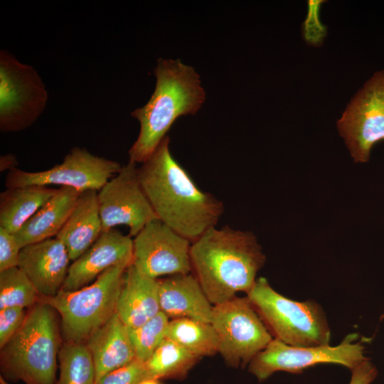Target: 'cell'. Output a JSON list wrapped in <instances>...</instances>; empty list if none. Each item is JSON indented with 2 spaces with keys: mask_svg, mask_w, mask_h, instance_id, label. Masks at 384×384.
<instances>
[{
  "mask_svg": "<svg viewBox=\"0 0 384 384\" xmlns=\"http://www.w3.org/2000/svg\"><path fill=\"white\" fill-rule=\"evenodd\" d=\"M322 0L307 1V13L302 25V36L305 43L313 47L321 46L326 36L327 28L320 19Z\"/></svg>",
  "mask_w": 384,
  "mask_h": 384,
  "instance_id": "27",
  "label": "cell"
},
{
  "mask_svg": "<svg viewBox=\"0 0 384 384\" xmlns=\"http://www.w3.org/2000/svg\"><path fill=\"white\" fill-rule=\"evenodd\" d=\"M56 191L39 185L6 188L0 194V227L15 234Z\"/></svg>",
  "mask_w": 384,
  "mask_h": 384,
  "instance_id": "21",
  "label": "cell"
},
{
  "mask_svg": "<svg viewBox=\"0 0 384 384\" xmlns=\"http://www.w3.org/2000/svg\"><path fill=\"white\" fill-rule=\"evenodd\" d=\"M0 384H10L3 376H0Z\"/></svg>",
  "mask_w": 384,
  "mask_h": 384,
  "instance_id": "34",
  "label": "cell"
},
{
  "mask_svg": "<svg viewBox=\"0 0 384 384\" xmlns=\"http://www.w3.org/2000/svg\"><path fill=\"white\" fill-rule=\"evenodd\" d=\"M191 243L160 220H154L133 238L132 265L152 279L189 274Z\"/></svg>",
  "mask_w": 384,
  "mask_h": 384,
  "instance_id": "13",
  "label": "cell"
},
{
  "mask_svg": "<svg viewBox=\"0 0 384 384\" xmlns=\"http://www.w3.org/2000/svg\"><path fill=\"white\" fill-rule=\"evenodd\" d=\"M27 312L21 307L0 309V347L2 349L23 325Z\"/></svg>",
  "mask_w": 384,
  "mask_h": 384,
  "instance_id": "29",
  "label": "cell"
},
{
  "mask_svg": "<svg viewBox=\"0 0 384 384\" xmlns=\"http://www.w3.org/2000/svg\"><path fill=\"white\" fill-rule=\"evenodd\" d=\"M95 370V383L107 373L136 359L129 328L115 313L87 340Z\"/></svg>",
  "mask_w": 384,
  "mask_h": 384,
  "instance_id": "17",
  "label": "cell"
},
{
  "mask_svg": "<svg viewBox=\"0 0 384 384\" xmlns=\"http://www.w3.org/2000/svg\"><path fill=\"white\" fill-rule=\"evenodd\" d=\"M148 378H150L145 363L135 359L107 373L95 384H139Z\"/></svg>",
  "mask_w": 384,
  "mask_h": 384,
  "instance_id": "28",
  "label": "cell"
},
{
  "mask_svg": "<svg viewBox=\"0 0 384 384\" xmlns=\"http://www.w3.org/2000/svg\"><path fill=\"white\" fill-rule=\"evenodd\" d=\"M123 166L119 162L91 154L87 149L74 147L63 161L44 171H26L15 168L6 177V186L17 188L31 185H58L80 191H99Z\"/></svg>",
  "mask_w": 384,
  "mask_h": 384,
  "instance_id": "11",
  "label": "cell"
},
{
  "mask_svg": "<svg viewBox=\"0 0 384 384\" xmlns=\"http://www.w3.org/2000/svg\"><path fill=\"white\" fill-rule=\"evenodd\" d=\"M102 232L97 191H82L56 238L65 246L72 262L98 239Z\"/></svg>",
  "mask_w": 384,
  "mask_h": 384,
  "instance_id": "20",
  "label": "cell"
},
{
  "mask_svg": "<svg viewBox=\"0 0 384 384\" xmlns=\"http://www.w3.org/2000/svg\"><path fill=\"white\" fill-rule=\"evenodd\" d=\"M246 295L274 338L294 347L330 345V326L316 301L289 299L265 277L257 278Z\"/></svg>",
  "mask_w": 384,
  "mask_h": 384,
  "instance_id": "5",
  "label": "cell"
},
{
  "mask_svg": "<svg viewBox=\"0 0 384 384\" xmlns=\"http://www.w3.org/2000/svg\"><path fill=\"white\" fill-rule=\"evenodd\" d=\"M201 358L177 343L165 338L145 362L150 378L182 380Z\"/></svg>",
  "mask_w": 384,
  "mask_h": 384,
  "instance_id": "23",
  "label": "cell"
},
{
  "mask_svg": "<svg viewBox=\"0 0 384 384\" xmlns=\"http://www.w3.org/2000/svg\"><path fill=\"white\" fill-rule=\"evenodd\" d=\"M357 333L349 334L337 346L294 347L273 338L249 363L248 370L260 382L277 371L300 374L321 364H336L351 370L368 359Z\"/></svg>",
  "mask_w": 384,
  "mask_h": 384,
  "instance_id": "7",
  "label": "cell"
},
{
  "mask_svg": "<svg viewBox=\"0 0 384 384\" xmlns=\"http://www.w3.org/2000/svg\"><path fill=\"white\" fill-rule=\"evenodd\" d=\"M336 124L354 161H368L373 146L384 141V70L364 83Z\"/></svg>",
  "mask_w": 384,
  "mask_h": 384,
  "instance_id": "10",
  "label": "cell"
},
{
  "mask_svg": "<svg viewBox=\"0 0 384 384\" xmlns=\"http://www.w3.org/2000/svg\"><path fill=\"white\" fill-rule=\"evenodd\" d=\"M82 191L61 186L14 234L21 247L56 237L64 226Z\"/></svg>",
  "mask_w": 384,
  "mask_h": 384,
  "instance_id": "19",
  "label": "cell"
},
{
  "mask_svg": "<svg viewBox=\"0 0 384 384\" xmlns=\"http://www.w3.org/2000/svg\"><path fill=\"white\" fill-rule=\"evenodd\" d=\"M58 348L55 310L44 302L36 304L3 348L2 376L26 384H55Z\"/></svg>",
  "mask_w": 384,
  "mask_h": 384,
  "instance_id": "4",
  "label": "cell"
},
{
  "mask_svg": "<svg viewBox=\"0 0 384 384\" xmlns=\"http://www.w3.org/2000/svg\"><path fill=\"white\" fill-rule=\"evenodd\" d=\"M97 198L102 232L122 225L134 237L158 219L139 181L137 164L132 161L97 191Z\"/></svg>",
  "mask_w": 384,
  "mask_h": 384,
  "instance_id": "12",
  "label": "cell"
},
{
  "mask_svg": "<svg viewBox=\"0 0 384 384\" xmlns=\"http://www.w3.org/2000/svg\"><path fill=\"white\" fill-rule=\"evenodd\" d=\"M169 321V317L161 311L140 326L129 329L136 359L145 363L150 358L166 338Z\"/></svg>",
  "mask_w": 384,
  "mask_h": 384,
  "instance_id": "26",
  "label": "cell"
},
{
  "mask_svg": "<svg viewBox=\"0 0 384 384\" xmlns=\"http://www.w3.org/2000/svg\"><path fill=\"white\" fill-rule=\"evenodd\" d=\"M38 293L18 267L0 272V309L8 307H32L36 304Z\"/></svg>",
  "mask_w": 384,
  "mask_h": 384,
  "instance_id": "25",
  "label": "cell"
},
{
  "mask_svg": "<svg viewBox=\"0 0 384 384\" xmlns=\"http://www.w3.org/2000/svg\"><path fill=\"white\" fill-rule=\"evenodd\" d=\"M70 261L64 244L54 237L23 247L18 267L39 295L50 298L63 288Z\"/></svg>",
  "mask_w": 384,
  "mask_h": 384,
  "instance_id": "15",
  "label": "cell"
},
{
  "mask_svg": "<svg viewBox=\"0 0 384 384\" xmlns=\"http://www.w3.org/2000/svg\"><path fill=\"white\" fill-rule=\"evenodd\" d=\"M166 136L137 168L140 185L158 219L191 242L218 223L223 203L202 191L172 156Z\"/></svg>",
  "mask_w": 384,
  "mask_h": 384,
  "instance_id": "1",
  "label": "cell"
},
{
  "mask_svg": "<svg viewBox=\"0 0 384 384\" xmlns=\"http://www.w3.org/2000/svg\"><path fill=\"white\" fill-rule=\"evenodd\" d=\"M380 319H384V314L381 316Z\"/></svg>",
  "mask_w": 384,
  "mask_h": 384,
  "instance_id": "35",
  "label": "cell"
},
{
  "mask_svg": "<svg viewBox=\"0 0 384 384\" xmlns=\"http://www.w3.org/2000/svg\"><path fill=\"white\" fill-rule=\"evenodd\" d=\"M21 248L15 235L0 227V272L18 267Z\"/></svg>",
  "mask_w": 384,
  "mask_h": 384,
  "instance_id": "30",
  "label": "cell"
},
{
  "mask_svg": "<svg viewBox=\"0 0 384 384\" xmlns=\"http://www.w3.org/2000/svg\"><path fill=\"white\" fill-rule=\"evenodd\" d=\"M132 261V237L114 228L103 231L93 245L72 262L62 289H79L90 284L110 267H128Z\"/></svg>",
  "mask_w": 384,
  "mask_h": 384,
  "instance_id": "14",
  "label": "cell"
},
{
  "mask_svg": "<svg viewBox=\"0 0 384 384\" xmlns=\"http://www.w3.org/2000/svg\"><path fill=\"white\" fill-rule=\"evenodd\" d=\"M159 279L148 277L131 265L126 270L116 313L130 329L137 328L161 311Z\"/></svg>",
  "mask_w": 384,
  "mask_h": 384,
  "instance_id": "18",
  "label": "cell"
},
{
  "mask_svg": "<svg viewBox=\"0 0 384 384\" xmlns=\"http://www.w3.org/2000/svg\"><path fill=\"white\" fill-rule=\"evenodd\" d=\"M156 82L148 102L132 112L140 124L139 135L128 151L129 161L142 164L156 150L174 122L194 114L206 99L200 77L179 60H157Z\"/></svg>",
  "mask_w": 384,
  "mask_h": 384,
  "instance_id": "3",
  "label": "cell"
},
{
  "mask_svg": "<svg viewBox=\"0 0 384 384\" xmlns=\"http://www.w3.org/2000/svg\"><path fill=\"white\" fill-rule=\"evenodd\" d=\"M60 374L55 384H95V370L86 344L66 341L58 353Z\"/></svg>",
  "mask_w": 384,
  "mask_h": 384,
  "instance_id": "24",
  "label": "cell"
},
{
  "mask_svg": "<svg viewBox=\"0 0 384 384\" xmlns=\"http://www.w3.org/2000/svg\"><path fill=\"white\" fill-rule=\"evenodd\" d=\"M16 161L14 156L6 155L1 158V171L16 168Z\"/></svg>",
  "mask_w": 384,
  "mask_h": 384,
  "instance_id": "32",
  "label": "cell"
},
{
  "mask_svg": "<svg viewBox=\"0 0 384 384\" xmlns=\"http://www.w3.org/2000/svg\"><path fill=\"white\" fill-rule=\"evenodd\" d=\"M377 375V368L368 358L351 370L349 384H370Z\"/></svg>",
  "mask_w": 384,
  "mask_h": 384,
  "instance_id": "31",
  "label": "cell"
},
{
  "mask_svg": "<svg viewBox=\"0 0 384 384\" xmlns=\"http://www.w3.org/2000/svg\"><path fill=\"white\" fill-rule=\"evenodd\" d=\"M190 257L194 276L213 306L249 292L266 260L252 233L227 225L212 227L192 242Z\"/></svg>",
  "mask_w": 384,
  "mask_h": 384,
  "instance_id": "2",
  "label": "cell"
},
{
  "mask_svg": "<svg viewBox=\"0 0 384 384\" xmlns=\"http://www.w3.org/2000/svg\"><path fill=\"white\" fill-rule=\"evenodd\" d=\"M127 268L110 267L88 285L43 299L60 315L67 341L83 343L116 313Z\"/></svg>",
  "mask_w": 384,
  "mask_h": 384,
  "instance_id": "6",
  "label": "cell"
},
{
  "mask_svg": "<svg viewBox=\"0 0 384 384\" xmlns=\"http://www.w3.org/2000/svg\"><path fill=\"white\" fill-rule=\"evenodd\" d=\"M139 384H161V383L159 382V380L153 379V378H148L143 380Z\"/></svg>",
  "mask_w": 384,
  "mask_h": 384,
  "instance_id": "33",
  "label": "cell"
},
{
  "mask_svg": "<svg viewBox=\"0 0 384 384\" xmlns=\"http://www.w3.org/2000/svg\"><path fill=\"white\" fill-rule=\"evenodd\" d=\"M210 324L218 353L230 366L245 368L274 338L247 297L213 305Z\"/></svg>",
  "mask_w": 384,
  "mask_h": 384,
  "instance_id": "8",
  "label": "cell"
},
{
  "mask_svg": "<svg viewBox=\"0 0 384 384\" xmlns=\"http://www.w3.org/2000/svg\"><path fill=\"white\" fill-rule=\"evenodd\" d=\"M48 100L36 71L6 50L0 53V129L17 132L31 126Z\"/></svg>",
  "mask_w": 384,
  "mask_h": 384,
  "instance_id": "9",
  "label": "cell"
},
{
  "mask_svg": "<svg viewBox=\"0 0 384 384\" xmlns=\"http://www.w3.org/2000/svg\"><path fill=\"white\" fill-rule=\"evenodd\" d=\"M166 338L199 358L218 353V338L213 326L209 323L187 318L171 319Z\"/></svg>",
  "mask_w": 384,
  "mask_h": 384,
  "instance_id": "22",
  "label": "cell"
},
{
  "mask_svg": "<svg viewBox=\"0 0 384 384\" xmlns=\"http://www.w3.org/2000/svg\"><path fill=\"white\" fill-rule=\"evenodd\" d=\"M159 282L160 309L169 319L187 318L210 324L213 306L194 275H173Z\"/></svg>",
  "mask_w": 384,
  "mask_h": 384,
  "instance_id": "16",
  "label": "cell"
}]
</instances>
